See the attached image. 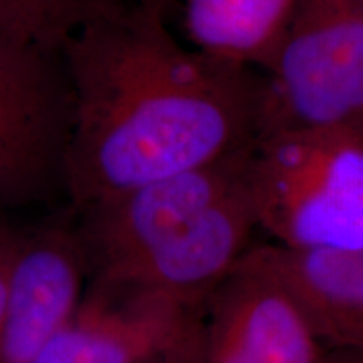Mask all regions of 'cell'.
<instances>
[{"mask_svg":"<svg viewBox=\"0 0 363 363\" xmlns=\"http://www.w3.org/2000/svg\"><path fill=\"white\" fill-rule=\"evenodd\" d=\"M74 116L65 165L72 211L247 148L261 74L182 44L167 16L123 0L62 48Z\"/></svg>","mask_w":363,"mask_h":363,"instance_id":"cell-1","label":"cell"},{"mask_svg":"<svg viewBox=\"0 0 363 363\" xmlns=\"http://www.w3.org/2000/svg\"><path fill=\"white\" fill-rule=\"evenodd\" d=\"M251 147L72 211L89 279L207 299L257 227Z\"/></svg>","mask_w":363,"mask_h":363,"instance_id":"cell-2","label":"cell"},{"mask_svg":"<svg viewBox=\"0 0 363 363\" xmlns=\"http://www.w3.org/2000/svg\"><path fill=\"white\" fill-rule=\"evenodd\" d=\"M249 175L257 227L298 251L363 249V126L254 140Z\"/></svg>","mask_w":363,"mask_h":363,"instance_id":"cell-3","label":"cell"},{"mask_svg":"<svg viewBox=\"0 0 363 363\" xmlns=\"http://www.w3.org/2000/svg\"><path fill=\"white\" fill-rule=\"evenodd\" d=\"M259 74L257 138L363 126L360 0H296Z\"/></svg>","mask_w":363,"mask_h":363,"instance_id":"cell-4","label":"cell"},{"mask_svg":"<svg viewBox=\"0 0 363 363\" xmlns=\"http://www.w3.org/2000/svg\"><path fill=\"white\" fill-rule=\"evenodd\" d=\"M72 116L62 51L0 29V212L65 194Z\"/></svg>","mask_w":363,"mask_h":363,"instance_id":"cell-5","label":"cell"},{"mask_svg":"<svg viewBox=\"0 0 363 363\" xmlns=\"http://www.w3.org/2000/svg\"><path fill=\"white\" fill-rule=\"evenodd\" d=\"M206 301L89 279L76 311L30 363L194 362Z\"/></svg>","mask_w":363,"mask_h":363,"instance_id":"cell-6","label":"cell"},{"mask_svg":"<svg viewBox=\"0 0 363 363\" xmlns=\"http://www.w3.org/2000/svg\"><path fill=\"white\" fill-rule=\"evenodd\" d=\"M325 350L291 293L244 256L208 294L194 363H318Z\"/></svg>","mask_w":363,"mask_h":363,"instance_id":"cell-7","label":"cell"},{"mask_svg":"<svg viewBox=\"0 0 363 363\" xmlns=\"http://www.w3.org/2000/svg\"><path fill=\"white\" fill-rule=\"evenodd\" d=\"M88 264L72 219L21 227L0 326V363H30L67 323Z\"/></svg>","mask_w":363,"mask_h":363,"instance_id":"cell-8","label":"cell"},{"mask_svg":"<svg viewBox=\"0 0 363 363\" xmlns=\"http://www.w3.org/2000/svg\"><path fill=\"white\" fill-rule=\"evenodd\" d=\"M246 256L291 293L326 348H363V249L252 246Z\"/></svg>","mask_w":363,"mask_h":363,"instance_id":"cell-9","label":"cell"},{"mask_svg":"<svg viewBox=\"0 0 363 363\" xmlns=\"http://www.w3.org/2000/svg\"><path fill=\"white\" fill-rule=\"evenodd\" d=\"M185 34L199 51L261 69L296 0H180Z\"/></svg>","mask_w":363,"mask_h":363,"instance_id":"cell-10","label":"cell"},{"mask_svg":"<svg viewBox=\"0 0 363 363\" xmlns=\"http://www.w3.org/2000/svg\"><path fill=\"white\" fill-rule=\"evenodd\" d=\"M120 2L123 0H0V29L62 51L81 27Z\"/></svg>","mask_w":363,"mask_h":363,"instance_id":"cell-11","label":"cell"},{"mask_svg":"<svg viewBox=\"0 0 363 363\" xmlns=\"http://www.w3.org/2000/svg\"><path fill=\"white\" fill-rule=\"evenodd\" d=\"M21 225H17L9 214L0 212V326H2L4 311H6L9 274L13 259V252L17 247Z\"/></svg>","mask_w":363,"mask_h":363,"instance_id":"cell-12","label":"cell"},{"mask_svg":"<svg viewBox=\"0 0 363 363\" xmlns=\"http://www.w3.org/2000/svg\"><path fill=\"white\" fill-rule=\"evenodd\" d=\"M318 363H363V348H326Z\"/></svg>","mask_w":363,"mask_h":363,"instance_id":"cell-13","label":"cell"},{"mask_svg":"<svg viewBox=\"0 0 363 363\" xmlns=\"http://www.w3.org/2000/svg\"><path fill=\"white\" fill-rule=\"evenodd\" d=\"M128 2L143 9H148V11H155V12L163 13V16H167L170 11V7L174 6L175 0H128Z\"/></svg>","mask_w":363,"mask_h":363,"instance_id":"cell-14","label":"cell"},{"mask_svg":"<svg viewBox=\"0 0 363 363\" xmlns=\"http://www.w3.org/2000/svg\"><path fill=\"white\" fill-rule=\"evenodd\" d=\"M142 363H194V362H177V360H167V358H157V360H147Z\"/></svg>","mask_w":363,"mask_h":363,"instance_id":"cell-15","label":"cell"},{"mask_svg":"<svg viewBox=\"0 0 363 363\" xmlns=\"http://www.w3.org/2000/svg\"><path fill=\"white\" fill-rule=\"evenodd\" d=\"M360 2H362V6H363V0H360Z\"/></svg>","mask_w":363,"mask_h":363,"instance_id":"cell-16","label":"cell"}]
</instances>
